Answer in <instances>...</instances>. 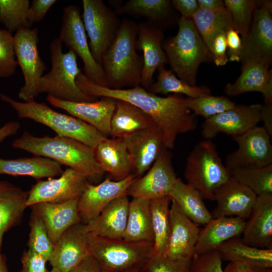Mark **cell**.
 Segmentation results:
<instances>
[{"instance_id": "1", "label": "cell", "mask_w": 272, "mask_h": 272, "mask_svg": "<svg viewBox=\"0 0 272 272\" xmlns=\"http://www.w3.org/2000/svg\"><path fill=\"white\" fill-rule=\"evenodd\" d=\"M76 83L85 94L97 97H109L128 102L149 115L162 130L163 145L173 149L177 136L194 130L195 115L188 108L187 97L173 94L161 97L141 85L123 89H112L95 84L81 72Z\"/></svg>"}, {"instance_id": "2", "label": "cell", "mask_w": 272, "mask_h": 272, "mask_svg": "<svg viewBox=\"0 0 272 272\" xmlns=\"http://www.w3.org/2000/svg\"><path fill=\"white\" fill-rule=\"evenodd\" d=\"M12 146L67 166L92 184L98 182L104 174L96 160L94 148L74 139L58 135L37 137L25 131Z\"/></svg>"}, {"instance_id": "3", "label": "cell", "mask_w": 272, "mask_h": 272, "mask_svg": "<svg viewBox=\"0 0 272 272\" xmlns=\"http://www.w3.org/2000/svg\"><path fill=\"white\" fill-rule=\"evenodd\" d=\"M138 24L124 19L117 36L104 54L101 65L107 87L123 89L141 85L144 61L136 49Z\"/></svg>"}, {"instance_id": "4", "label": "cell", "mask_w": 272, "mask_h": 272, "mask_svg": "<svg viewBox=\"0 0 272 272\" xmlns=\"http://www.w3.org/2000/svg\"><path fill=\"white\" fill-rule=\"evenodd\" d=\"M162 47L171 70L181 80L195 86L199 66L212 54L192 20L181 17L177 34L163 41Z\"/></svg>"}, {"instance_id": "5", "label": "cell", "mask_w": 272, "mask_h": 272, "mask_svg": "<svg viewBox=\"0 0 272 272\" xmlns=\"http://www.w3.org/2000/svg\"><path fill=\"white\" fill-rule=\"evenodd\" d=\"M90 254L104 272H143L154 255V243L88 235Z\"/></svg>"}, {"instance_id": "6", "label": "cell", "mask_w": 272, "mask_h": 272, "mask_svg": "<svg viewBox=\"0 0 272 272\" xmlns=\"http://www.w3.org/2000/svg\"><path fill=\"white\" fill-rule=\"evenodd\" d=\"M1 99L14 109L21 118H28L52 129L57 135L78 141L94 148L107 137L87 123L74 117L54 111L44 103L33 100L20 102L4 94Z\"/></svg>"}, {"instance_id": "7", "label": "cell", "mask_w": 272, "mask_h": 272, "mask_svg": "<svg viewBox=\"0 0 272 272\" xmlns=\"http://www.w3.org/2000/svg\"><path fill=\"white\" fill-rule=\"evenodd\" d=\"M51 69L41 78L38 92L47 93L57 99L72 102H95L98 97L84 93L76 83L82 72L78 67L77 55L72 50L63 53L62 43L58 38L50 44Z\"/></svg>"}, {"instance_id": "8", "label": "cell", "mask_w": 272, "mask_h": 272, "mask_svg": "<svg viewBox=\"0 0 272 272\" xmlns=\"http://www.w3.org/2000/svg\"><path fill=\"white\" fill-rule=\"evenodd\" d=\"M184 175L186 183L203 199L214 200L216 189L231 177L230 170L223 164L211 140L197 143L189 153Z\"/></svg>"}, {"instance_id": "9", "label": "cell", "mask_w": 272, "mask_h": 272, "mask_svg": "<svg viewBox=\"0 0 272 272\" xmlns=\"http://www.w3.org/2000/svg\"><path fill=\"white\" fill-rule=\"evenodd\" d=\"M83 22L89 38V48L95 61L102 57L114 41L121 22L114 11L102 0H83Z\"/></svg>"}, {"instance_id": "10", "label": "cell", "mask_w": 272, "mask_h": 272, "mask_svg": "<svg viewBox=\"0 0 272 272\" xmlns=\"http://www.w3.org/2000/svg\"><path fill=\"white\" fill-rule=\"evenodd\" d=\"M14 46L18 64L23 73L25 84L18 92L24 102L34 99L38 95L39 81L46 67L40 56L37 28H20L14 36Z\"/></svg>"}, {"instance_id": "11", "label": "cell", "mask_w": 272, "mask_h": 272, "mask_svg": "<svg viewBox=\"0 0 272 272\" xmlns=\"http://www.w3.org/2000/svg\"><path fill=\"white\" fill-rule=\"evenodd\" d=\"M58 38L69 50L81 58L85 75L95 84L107 87L102 66L95 61L91 52L80 9L77 6L70 5L63 8Z\"/></svg>"}, {"instance_id": "12", "label": "cell", "mask_w": 272, "mask_h": 272, "mask_svg": "<svg viewBox=\"0 0 272 272\" xmlns=\"http://www.w3.org/2000/svg\"><path fill=\"white\" fill-rule=\"evenodd\" d=\"M255 9L246 36L242 39L240 60L269 67L272 61L271 1H265Z\"/></svg>"}, {"instance_id": "13", "label": "cell", "mask_w": 272, "mask_h": 272, "mask_svg": "<svg viewBox=\"0 0 272 272\" xmlns=\"http://www.w3.org/2000/svg\"><path fill=\"white\" fill-rule=\"evenodd\" d=\"M177 178L172 164V155L164 146L147 173L130 184L126 195L150 200L169 195Z\"/></svg>"}, {"instance_id": "14", "label": "cell", "mask_w": 272, "mask_h": 272, "mask_svg": "<svg viewBox=\"0 0 272 272\" xmlns=\"http://www.w3.org/2000/svg\"><path fill=\"white\" fill-rule=\"evenodd\" d=\"M270 137L263 126L257 125L242 134L232 137L238 148L226 156L225 166L230 170L237 167L272 164Z\"/></svg>"}, {"instance_id": "15", "label": "cell", "mask_w": 272, "mask_h": 272, "mask_svg": "<svg viewBox=\"0 0 272 272\" xmlns=\"http://www.w3.org/2000/svg\"><path fill=\"white\" fill-rule=\"evenodd\" d=\"M88 182L86 177L67 167L58 178L37 180L28 191L27 207L39 202L59 203L79 198Z\"/></svg>"}, {"instance_id": "16", "label": "cell", "mask_w": 272, "mask_h": 272, "mask_svg": "<svg viewBox=\"0 0 272 272\" xmlns=\"http://www.w3.org/2000/svg\"><path fill=\"white\" fill-rule=\"evenodd\" d=\"M262 105H236L232 109L205 119L201 127V135L211 140L220 133L232 137L242 134L261 121Z\"/></svg>"}, {"instance_id": "17", "label": "cell", "mask_w": 272, "mask_h": 272, "mask_svg": "<svg viewBox=\"0 0 272 272\" xmlns=\"http://www.w3.org/2000/svg\"><path fill=\"white\" fill-rule=\"evenodd\" d=\"M136 178L131 174L119 181L107 177L98 184L89 182L78 200V210L81 222L87 224L97 217L112 201L126 194L127 188Z\"/></svg>"}, {"instance_id": "18", "label": "cell", "mask_w": 272, "mask_h": 272, "mask_svg": "<svg viewBox=\"0 0 272 272\" xmlns=\"http://www.w3.org/2000/svg\"><path fill=\"white\" fill-rule=\"evenodd\" d=\"M86 225L82 222L68 228L53 246L48 259L52 267L69 272L90 255Z\"/></svg>"}, {"instance_id": "19", "label": "cell", "mask_w": 272, "mask_h": 272, "mask_svg": "<svg viewBox=\"0 0 272 272\" xmlns=\"http://www.w3.org/2000/svg\"><path fill=\"white\" fill-rule=\"evenodd\" d=\"M170 218V232L164 254L174 260H192L200 230L198 225L189 219L172 199Z\"/></svg>"}, {"instance_id": "20", "label": "cell", "mask_w": 272, "mask_h": 272, "mask_svg": "<svg viewBox=\"0 0 272 272\" xmlns=\"http://www.w3.org/2000/svg\"><path fill=\"white\" fill-rule=\"evenodd\" d=\"M163 39L160 27L148 21L138 24L135 47L143 52L144 61L141 86L146 90L154 82L155 71L167 63L162 47Z\"/></svg>"}, {"instance_id": "21", "label": "cell", "mask_w": 272, "mask_h": 272, "mask_svg": "<svg viewBox=\"0 0 272 272\" xmlns=\"http://www.w3.org/2000/svg\"><path fill=\"white\" fill-rule=\"evenodd\" d=\"M47 101L52 106L66 111L72 116L91 125L105 137L110 136V123L116 100L101 97L95 102H72L47 95Z\"/></svg>"}, {"instance_id": "22", "label": "cell", "mask_w": 272, "mask_h": 272, "mask_svg": "<svg viewBox=\"0 0 272 272\" xmlns=\"http://www.w3.org/2000/svg\"><path fill=\"white\" fill-rule=\"evenodd\" d=\"M130 158L132 172L142 176L158 157L163 145V134L156 124L124 139Z\"/></svg>"}, {"instance_id": "23", "label": "cell", "mask_w": 272, "mask_h": 272, "mask_svg": "<svg viewBox=\"0 0 272 272\" xmlns=\"http://www.w3.org/2000/svg\"><path fill=\"white\" fill-rule=\"evenodd\" d=\"M256 197L252 190L230 177L214 192L217 206L211 212L212 218L234 216L245 220L250 215Z\"/></svg>"}, {"instance_id": "24", "label": "cell", "mask_w": 272, "mask_h": 272, "mask_svg": "<svg viewBox=\"0 0 272 272\" xmlns=\"http://www.w3.org/2000/svg\"><path fill=\"white\" fill-rule=\"evenodd\" d=\"M242 234L246 244L272 249V193L257 195Z\"/></svg>"}, {"instance_id": "25", "label": "cell", "mask_w": 272, "mask_h": 272, "mask_svg": "<svg viewBox=\"0 0 272 272\" xmlns=\"http://www.w3.org/2000/svg\"><path fill=\"white\" fill-rule=\"evenodd\" d=\"M78 200L59 203L39 202L29 207L32 212L43 221L53 246L68 228L81 222L78 210Z\"/></svg>"}, {"instance_id": "26", "label": "cell", "mask_w": 272, "mask_h": 272, "mask_svg": "<svg viewBox=\"0 0 272 272\" xmlns=\"http://www.w3.org/2000/svg\"><path fill=\"white\" fill-rule=\"evenodd\" d=\"M94 151L98 165L112 180H121L131 174L130 158L124 139L106 138Z\"/></svg>"}, {"instance_id": "27", "label": "cell", "mask_w": 272, "mask_h": 272, "mask_svg": "<svg viewBox=\"0 0 272 272\" xmlns=\"http://www.w3.org/2000/svg\"><path fill=\"white\" fill-rule=\"evenodd\" d=\"M129 202L126 194L112 201L97 217L86 224L88 232L108 238H123Z\"/></svg>"}, {"instance_id": "28", "label": "cell", "mask_w": 272, "mask_h": 272, "mask_svg": "<svg viewBox=\"0 0 272 272\" xmlns=\"http://www.w3.org/2000/svg\"><path fill=\"white\" fill-rule=\"evenodd\" d=\"M245 220L236 217L212 218L200 230L194 256L216 250L222 243L242 234Z\"/></svg>"}, {"instance_id": "29", "label": "cell", "mask_w": 272, "mask_h": 272, "mask_svg": "<svg viewBox=\"0 0 272 272\" xmlns=\"http://www.w3.org/2000/svg\"><path fill=\"white\" fill-rule=\"evenodd\" d=\"M225 93L230 97L249 92L262 94L264 104H272V73L266 66L258 63H246L242 66V73L234 83H228Z\"/></svg>"}, {"instance_id": "30", "label": "cell", "mask_w": 272, "mask_h": 272, "mask_svg": "<svg viewBox=\"0 0 272 272\" xmlns=\"http://www.w3.org/2000/svg\"><path fill=\"white\" fill-rule=\"evenodd\" d=\"M156 125L153 119L128 102L116 100L110 123V136L126 139Z\"/></svg>"}, {"instance_id": "31", "label": "cell", "mask_w": 272, "mask_h": 272, "mask_svg": "<svg viewBox=\"0 0 272 272\" xmlns=\"http://www.w3.org/2000/svg\"><path fill=\"white\" fill-rule=\"evenodd\" d=\"M28 196V191L0 180V250L5 234L21 222Z\"/></svg>"}, {"instance_id": "32", "label": "cell", "mask_w": 272, "mask_h": 272, "mask_svg": "<svg viewBox=\"0 0 272 272\" xmlns=\"http://www.w3.org/2000/svg\"><path fill=\"white\" fill-rule=\"evenodd\" d=\"M61 165L51 159L39 156L15 159L0 158V174L27 176L37 180L59 176Z\"/></svg>"}, {"instance_id": "33", "label": "cell", "mask_w": 272, "mask_h": 272, "mask_svg": "<svg viewBox=\"0 0 272 272\" xmlns=\"http://www.w3.org/2000/svg\"><path fill=\"white\" fill-rule=\"evenodd\" d=\"M216 250L222 260L230 262L272 268V249H262L248 245L240 236L228 240Z\"/></svg>"}, {"instance_id": "34", "label": "cell", "mask_w": 272, "mask_h": 272, "mask_svg": "<svg viewBox=\"0 0 272 272\" xmlns=\"http://www.w3.org/2000/svg\"><path fill=\"white\" fill-rule=\"evenodd\" d=\"M123 238L130 241L154 243L150 199L135 197L130 201L126 227Z\"/></svg>"}, {"instance_id": "35", "label": "cell", "mask_w": 272, "mask_h": 272, "mask_svg": "<svg viewBox=\"0 0 272 272\" xmlns=\"http://www.w3.org/2000/svg\"><path fill=\"white\" fill-rule=\"evenodd\" d=\"M169 195L178 205L185 215L196 224L206 225L212 218L200 194L180 178Z\"/></svg>"}, {"instance_id": "36", "label": "cell", "mask_w": 272, "mask_h": 272, "mask_svg": "<svg viewBox=\"0 0 272 272\" xmlns=\"http://www.w3.org/2000/svg\"><path fill=\"white\" fill-rule=\"evenodd\" d=\"M173 6L169 0H129L114 11L116 15L144 17L162 28L171 18Z\"/></svg>"}, {"instance_id": "37", "label": "cell", "mask_w": 272, "mask_h": 272, "mask_svg": "<svg viewBox=\"0 0 272 272\" xmlns=\"http://www.w3.org/2000/svg\"><path fill=\"white\" fill-rule=\"evenodd\" d=\"M169 195L150 200V208L154 234L155 254L166 252L170 232Z\"/></svg>"}, {"instance_id": "38", "label": "cell", "mask_w": 272, "mask_h": 272, "mask_svg": "<svg viewBox=\"0 0 272 272\" xmlns=\"http://www.w3.org/2000/svg\"><path fill=\"white\" fill-rule=\"evenodd\" d=\"M192 20L210 52L215 38L220 33H227L233 28L231 17L226 9L212 12L199 8Z\"/></svg>"}, {"instance_id": "39", "label": "cell", "mask_w": 272, "mask_h": 272, "mask_svg": "<svg viewBox=\"0 0 272 272\" xmlns=\"http://www.w3.org/2000/svg\"><path fill=\"white\" fill-rule=\"evenodd\" d=\"M157 80L147 90L154 94L167 95L173 93L195 98L211 95L210 89L205 86H191L177 78L171 70L165 66L158 70Z\"/></svg>"}, {"instance_id": "40", "label": "cell", "mask_w": 272, "mask_h": 272, "mask_svg": "<svg viewBox=\"0 0 272 272\" xmlns=\"http://www.w3.org/2000/svg\"><path fill=\"white\" fill-rule=\"evenodd\" d=\"M231 177L256 195L272 193V164L263 167H237L230 170Z\"/></svg>"}, {"instance_id": "41", "label": "cell", "mask_w": 272, "mask_h": 272, "mask_svg": "<svg viewBox=\"0 0 272 272\" xmlns=\"http://www.w3.org/2000/svg\"><path fill=\"white\" fill-rule=\"evenodd\" d=\"M28 0H0V22L13 33L20 28H30L28 19Z\"/></svg>"}, {"instance_id": "42", "label": "cell", "mask_w": 272, "mask_h": 272, "mask_svg": "<svg viewBox=\"0 0 272 272\" xmlns=\"http://www.w3.org/2000/svg\"><path fill=\"white\" fill-rule=\"evenodd\" d=\"M224 3L232 21L233 29L241 35H247L258 2L254 0H225Z\"/></svg>"}, {"instance_id": "43", "label": "cell", "mask_w": 272, "mask_h": 272, "mask_svg": "<svg viewBox=\"0 0 272 272\" xmlns=\"http://www.w3.org/2000/svg\"><path fill=\"white\" fill-rule=\"evenodd\" d=\"M187 105L195 115L210 118L236 106V104L225 96L208 95L195 98L187 97Z\"/></svg>"}, {"instance_id": "44", "label": "cell", "mask_w": 272, "mask_h": 272, "mask_svg": "<svg viewBox=\"0 0 272 272\" xmlns=\"http://www.w3.org/2000/svg\"><path fill=\"white\" fill-rule=\"evenodd\" d=\"M29 225V249L40 254L48 261L53 245L49 239L43 221L39 216L32 212Z\"/></svg>"}, {"instance_id": "45", "label": "cell", "mask_w": 272, "mask_h": 272, "mask_svg": "<svg viewBox=\"0 0 272 272\" xmlns=\"http://www.w3.org/2000/svg\"><path fill=\"white\" fill-rule=\"evenodd\" d=\"M18 65L14 36L7 29H0V78H8L15 74Z\"/></svg>"}, {"instance_id": "46", "label": "cell", "mask_w": 272, "mask_h": 272, "mask_svg": "<svg viewBox=\"0 0 272 272\" xmlns=\"http://www.w3.org/2000/svg\"><path fill=\"white\" fill-rule=\"evenodd\" d=\"M192 260H174L165 254H155L143 272H189Z\"/></svg>"}, {"instance_id": "47", "label": "cell", "mask_w": 272, "mask_h": 272, "mask_svg": "<svg viewBox=\"0 0 272 272\" xmlns=\"http://www.w3.org/2000/svg\"><path fill=\"white\" fill-rule=\"evenodd\" d=\"M222 260L217 250L195 256L192 259L189 272H224Z\"/></svg>"}, {"instance_id": "48", "label": "cell", "mask_w": 272, "mask_h": 272, "mask_svg": "<svg viewBox=\"0 0 272 272\" xmlns=\"http://www.w3.org/2000/svg\"><path fill=\"white\" fill-rule=\"evenodd\" d=\"M47 260L40 254L28 249L21 258L24 272H48L46 268Z\"/></svg>"}, {"instance_id": "49", "label": "cell", "mask_w": 272, "mask_h": 272, "mask_svg": "<svg viewBox=\"0 0 272 272\" xmlns=\"http://www.w3.org/2000/svg\"><path fill=\"white\" fill-rule=\"evenodd\" d=\"M56 2V0H33L30 5L28 13L31 25L43 20L48 10Z\"/></svg>"}, {"instance_id": "50", "label": "cell", "mask_w": 272, "mask_h": 272, "mask_svg": "<svg viewBox=\"0 0 272 272\" xmlns=\"http://www.w3.org/2000/svg\"><path fill=\"white\" fill-rule=\"evenodd\" d=\"M226 33L222 32L214 40L211 51L214 61L217 66L225 65L228 60L227 54Z\"/></svg>"}, {"instance_id": "51", "label": "cell", "mask_w": 272, "mask_h": 272, "mask_svg": "<svg viewBox=\"0 0 272 272\" xmlns=\"http://www.w3.org/2000/svg\"><path fill=\"white\" fill-rule=\"evenodd\" d=\"M227 56L231 61H240L242 40L239 33L234 29H230L226 34Z\"/></svg>"}, {"instance_id": "52", "label": "cell", "mask_w": 272, "mask_h": 272, "mask_svg": "<svg viewBox=\"0 0 272 272\" xmlns=\"http://www.w3.org/2000/svg\"><path fill=\"white\" fill-rule=\"evenodd\" d=\"M171 3L181 17L188 20H192L199 9L197 0H172Z\"/></svg>"}, {"instance_id": "53", "label": "cell", "mask_w": 272, "mask_h": 272, "mask_svg": "<svg viewBox=\"0 0 272 272\" xmlns=\"http://www.w3.org/2000/svg\"><path fill=\"white\" fill-rule=\"evenodd\" d=\"M69 272H104L99 263L89 255Z\"/></svg>"}, {"instance_id": "54", "label": "cell", "mask_w": 272, "mask_h": 272, "mask_svg": "<svg viewBox=\"0 0 272 272\" xmlns=\"http://www.w3.org/2000/svg\"><path fill=\"white\" fill-rule=\"evenodd\" d=\"M224 272H272V268L253 266L247 263L229 262Z\"/></svg>"}, {"instance_id": "55", "label": "cell", "mask_w": 272, "mask_h": 272, "mask_svg": "<svg viewBox=\"0 0 272 272\" xmlns=\"http://www.w3.org/2000/svg\"><path fill=\"white\" fill-rule=\"evenodd\" d=\"M199 9L212 12H219L226 10L224 1L221 0H197Z\"/></svg>"}, {"instance_id": "56", "label": "cell", "mask_w": 272, "mask_h": 272, "mask_svg": "<svg viewBox=\"0 0 272 272\" xmlns=\"http://www.w3.org/2000/svg\"><path fill=\"white\" fill-rule=\"evenodd\" d=\"M261 121L263 126L270 134L272 135V104L262 105L261 110Z\"/></svg>"}, {"instance_id": "57", "label": "cell", "mask_w": 272, "mask_h": 272, "mask_svg": "<svg viewBox=\"0 0 272 272\" xmlns=\"http://www.w3.org/2000/svg\"><path fill=\"white\" fill-rule=\"evenodd\" d=\"M20 127L19 122L13 121L5 123L0 128V143L6 138L16 134Z\"/></svg>"}, {"instance_id": "58", "label": "cell", "mask_w": 272, "mask_h": 272, "mask_svg": "<svg viewBox=\"0 0 272 272\" xmlns=\"http://www.w3.org/2000/svg\"><path fill=\"white\" fill-rule=\"evenodd\" d=\"M0 272H8L6 257L1 253V250H0Z\"/></svg>"}, {"instance_id": "59", "label": "cell", "mask_w": 272, "mask_h": 272, "mask_svg": "<svg viewBox=\"0 0 272 272\" xmlns=\"http://www.w3.org/2000/svg\"><path fill=\"white\" fill-rule=\"evenodd\" d=\"M48 272H62L58 268H56L55 267H52V269Z\"/></svg>"}, {"instance_id": "60", "label": "cell", "mask_w": 272, "mask_h": 272, "mask_svg": "<svg viewBox=\"0 0 272 272\" xmlns=\"http://www.w3.org/2000/svg\"><path fill=\"white\" fill-rule=\"evenodd\" d=\"M126 272H142L141 271H126Z\"/></svg>"}, {"instance_id": "61", "label": "cell", "mask_w": 272, "mask_h": 272, "mask_svg": "<svg viewBox=\"0 0 272 272\" xmlns=\"http://www.w3.org/2000/svg\"><path fill=\"white\" fill-rule=\"evenodd\" d=\"M20 272H24V270L22 269V270Z\"/></svg>"}]
</instances>
